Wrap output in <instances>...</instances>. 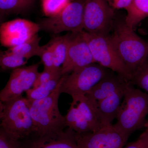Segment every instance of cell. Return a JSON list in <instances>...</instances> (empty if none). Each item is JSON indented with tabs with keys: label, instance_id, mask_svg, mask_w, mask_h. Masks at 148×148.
<instances>
[{
	"label": "cell",
	"instance_id": "30",
	"mask_svg": "<svg viewBox=\"0 0 148 148\" xmlns=\"http://www.w3.org/2000/svg\"><path fill=\"white\" fill-rule=\"evenodd\" d=\"M108 3L114 10L122 9H126L131 3L132 0H107Z\"/></svg>",
	"mask_w": 148,
	"mask_h": 148
},
{
	"label": "cell",
	"instance_id": "16",
	"mask_svg": "<svg viewBox=\"0 0 148 148\" xmlns=\"http://www.w3.org/2000/svg\"><path fill=\"white\" fill-rule=\"evenodd\" d=\"M73 102L82 116L92 127L93 132L103 127L98 118L96 104L87 95L72 97Z\"/></svg>",
	"mask_w": 148,
	"mask_h": 148
},
{
	"label": "cell",
	"instance_id": "7",
	"mask_svg": "<svg viewBox=\"0 0 148 148\" xmlns=\"http://www.w3.org/2000/svg\"><path fill=\"white\" fill-rule=\"evenodd\" d=\"M85 1L86 0H73L59 14L41 20L38 24L40 29L53 34L82 32Z\"/></svg>",
	"mask_w": 148,
	"mask_h": 148
},
{
	"label": "cell",
	"instance_id": "3",
	"mask_svg": "<svg viewBox=\"0 0 148 148\" xmlns=\"http://www.w3.org/2000/svg\"><path fill=\"white\" fill-rule=\"evenodd\" d=\"M64 76L62 75L58 86L50 95L39 100H29L30 112L36 128L34 135L43 136L59 133L66 127L65 116L60 113L58 106Z\"/></svg>",
	"mask_w": 148,
	"mask_h": 148
},
{
	"label": "cell",
	"instance_id": "8",
	"mask_svg": "<svg viewBox=\"0 0 148 148\" xmlns=\"http://www.w3.org/2000/svg\"><path fill=\"white\" fill-rule=\"evenodd\" d=\"M114 10L107 0H86L84 9V30L92 34L108 36L112 29Z\"/></svg>",
	"mask_w": 148,
	"mask_h": 148
},
{
	"label": "cell",
	"instance_id": "14",
	"mask_svg": "<svg viewBox=\"0 0 148 148\" xmlns=\"http://www.w3.org/2000/svg\"><path fill=\"white\" fill-rule=\"evenodd\" d=\"M130 82L109 70L105 77L86 94L97 104Z\"/></svg>",
	"mask_w": 148,
	"mask_h": 148
},
{
	"label": "cell",
	"instance_id": "25",
	"mask_svg": "<svg viewBox=\"0 0 148 148\" xmlns=\"http://www.w3.org/2000/svg\"><path fill=\"white\" fill-rule=\"evenodd\" d=\"M130 83L148 93V58L132 74Z\"/></svg>",
	"mask_w": 148,
	"mask_h": 148
},
{
	"label": "cell",
	"instance_id": "20",
	"mask_svg": "<svg viewBox=\"0 0 148 148\" xmlns=\"http://www.w3.org/2000/svg\"><path fill=\"white\" fill-rule=\"evenodd\" d=\"M69 36L70 32L64 36L53 37L49 42L54 56V68L57 70L61 69L66 60Z\"/></svg>",
	"mask_w": 148,
	"mask_h": 148
},
{
	"label": "cell",
	"instance_id": "9",
	"mask_svg": "<svg viewBox=\"0 0 148 148\" xmlns=\"http://www.w3.org/2000/svg\"><path fill=\"white\" fill-rule=\"evenodd\" d=\"M38 67L37 64L13 70L7 83L0 92L1 102L19 98L32 88L39 73Z\"/></svg>",
	"mask_w": 148,
	"mask_h": 148
},
{
	"label": "cell",
	"instance_id": "29",
	"mask_svg": "<svg viewBox=\"0 0 148 148\" xmlns=\"http://www.w3.org/2000/svg\"><path fill=\"white\" fill-rule=\"evenodd\" d=\"M145 128L138 140L128 143L122 148H148V122Z\"/></svg>",
	"mask_w": 148,
	"mask_h": 148
},
{
	"label": "cell",
	"instance_id": "24",
	"mask_svg": "<svg viewBox=\"0 0 148 148\" xmlns=\"http://www.w3.org/2000/svg\"><path fill=\"white\" fill-rule=\"evenodd\" d=\"M73 0H41L43 12L48 17L59 14Z\"/></svg>",
	"mask_w": 148,
	"mask_h": 148
},
{
	"label": "cell",
	"instance_id": "23",
	"mask_svg": "<svg viewBox=\"0 0 148 148\" xmlns=\"http://www.w3.org/2000/svg\"><path fill=\"white\" fill-rule=\"evenodd\" d=\"M34 0H0V11L2 15L18 13L32 5Z\"/></svg>",
	"mask_w": 148,
	"mask_h": 148
},
{
	"label": "cell",
	"instance_id": "17",
	"mask_svg": "<svg viewBox=\"0 0 148 148\" xmlns=\"http://www.w3.org/2000/svg\"><path fill=\"white\" fill-rule=\"evenodd\" d=\"M125 10L127 15L125 20L127 26L133 29L148 17V0H132Z\"/></svg>",
	"mask_w": 148,
	"mask_h": 148
},
{
	"label": "cell",
	"instance_id": "15",
	"mask_svg": "<svg viewBox=\"0 0 148 148\" xmlns=\"http://www.w3.org/2000/svg\"><path fill=\"white\" fill-rule=\"evenodd\" d=\"M130 83L119 88L96 104L98 118L103 126L111 125L114 120L116 119L125 89Z\"/></svg>",
	"mask_w": 148,
	"mask_h": 148
},
{
	"label": "cell",
	"instance_id": "22",
	"mask_svg": "<svg viewBox=\"0 0 148 148\" xmlns=\"http://www.w3.org/2000/svg\"><path fill=\"white\" fill-rule=\"evenodd\" d=\"M28 60L8 50L1 51L0 66L2 71L14 70L26 65Z\"/></svg>",
	"mask_w": 148,
	"mask_h": 148
},
{
	"label": "cell",
	"instance_id": "13",
	"mask_svg": "<svg viewBox=\"0 0 148 148\" xmlns=\"http://www.w3.org/2000/svg\"><path fill=\"white\" fill-rule=\"evenodd\" d=\"M21 143V148H78L77 133L68 127L64 131L51 135H34Z\"/></svg>",
	"mask_w": 148,
	"mask_h": 148
},
{
	"label": "cell",
	"instance_id": "26",
	"mask_svg": "<svg viewBox=\"0 0 148 148\" xmlns=\"http://www.w3.org/2000/svg\"><path fill=\"white\" fill-rule=\"evenodd\" d=\"M62 75H63L61 73V69L60 70L44 69L42 72L39 73L37 79L32 88L38 87L54 78L61 77Z\"/></svg>",
	"mask_w": 148,
	"mask_h": 148
},
{
	"label": "cell",
	"instance_id": "21",
	"mask_svg": "<svg viewBox=\"0 0 148 148\" xmlns=\"http://www.w3.org/2000/svg\"><path fill=\"white\" fill-rule=\"evenodd\" d=\"M62 76L54 78L38 87L30 88L26 92L27 98L30 101H35L47 97L57 87Z\"/></svg>",
	"mask_w": 148,
	"mask_h": 148
},
{
	"label": "cell",
	"instance_id": "18",
	"mask_svg": "<svg viewBox=\"0 0 148 148\" xmlns=\"http://www.w3.org/2000/svg\"><path fill=\"white\" fill-rule=\"evenodd\" d=\"M65 119L66 127L73 130L77 133L93 132L92 127L73 102L71 103Z\"/></svg>",
	"mask_w": 148,
	"mask_h": 148
},
{
	"label": "cell",
	"instance_id": "4",
	"mask_svg": "<svg viewBox=\"0 0 148 148\" xmlns=\"http://www.w3.org/2000/svg\"><path fill=\"white\" fill-rule=\"evenodd\" d=\"M1 128L21 140L34 135L36 128L30 112L29 100L21 96L0 103Z\"/></svg>",
	"mask_w": 148,
	"mask_h": 148
},
{
	"label": "cell",
	"instance_id": "5",
	"mask_svg": "<svg viewBox=\"0 0 148 148\" xmlns=\"http://www.w3.org/2000/svg\"><path fill=\"white\" fill-rule=\"evenodd\" d=\"M83 35L95 63L116 73L130 82L131 74L117 53L108 36L88 33L84 30Z\"/></svg>",
	"mask_w": 148,
	"mask_h": 148
},
{
	"label": "cell",
	"instance_id": "6",
	"mask_svg": "<svg viewBox=\"0 0 148 148\" xmlns=\"http://www.w3.org/2000/svg\"><path fill=\"white\" fill-rule=\"evenodd\" d=\"M110 70L97 63H93L64 75L61 93L71 97L85 95L105 77Z\"/></svg>",
	"mask_w": 148,
	"mask_h": 148
},
{
	"label": "cell",
	"instance_id": "10",
	"mask_svg": "<svg viewBox=\"0 0 148 148\" xmlns=\"http://www.w3.org/2000/svg\"><path fill=\"white\" fill-rule=\"evenodd\" d=\"M77 139L78 148H122L128 140L113 125L94 132L77 133Z\"/></svg>",
	"mask_w": 148,
	"mask_h": 148
},
{
	"label": "cell",
	"instance_id": "27",
	"mask_svg": "<svg viewBox=\"0 0 148 148\" xmlns=\"http://www.w3.org/2000/svg\"><path fill=\"white\" fill-rule=\"evenodd\" d=\"M43 47V50L39 57L43 65L44 69L57 70L54 68V56L50 43L49 42Z\"/></svg>",
	"mask_w": 148,
	"mask_h": 148
},
{
	"label": "cell",
	"instance_id": "28",
	"mask_svg": "<svg viewBox=\"0 0 148 148\" xmlns=\"http://www.w3.org/2000/svg\"><path fill=\"white\" fill-rule=\"evenodd\" d=\"M0 148H21L20 140L0 128Z\"/></svg>",
	"mask_w": 148,
	"mask_h": 148
},
{
	"label": "cell",
	"instance_id": "12",
	"mask_svg": "<svg viewBox=\"0 0 148 148\" xmlns=\"http://www.w3.org/2000/svg\"><path fill=\"white\" fill-rule=\"evenodd\" d=\"M39 24L16 18L3 23L0 27V42L3 46L10 48L24 43L37 34Z\"/></svg>",
	"mask_w": 148,
	"mask_h": 148
},
{
	"label": "cell",
	"instance_id": "19",
	"mask_svg": "<svg viewBox=\"0 0 148 148\" xmlns=\"http://www.w3.org/2000/svg\"><path fill=\"white\" fill-rule=\"evenodd\" d=\"M41 37L38 34L24 43L10 48L8 51L29 60L33 56H40L43 47L40 46Z\"/></svg>",
	"mask_w": 148,
	"mask_h": 148
},
{
	"label": "cell",
	"instance_id": "1",
	"mask_svg": "<svg viewBox=\"0 0 148 148\" xmlns=\"http://www.w3.org/2000/svg\"><path fill=\"white\" fill-rule=\"evenodd\" d=\"M112 29L109 40L132 77L148 58V43L127 26L125 20L114 22Z\"/></svg>",
	"mask_w": 148,
	"mask_h": 148
},
{
	"label": "cell",
	"instance_id": "11",
	"mask_svg": "<svg viewBox=\"0 0 148 148\" xmlns=\"http://www.w3.org/2000/svg\"><path fill=\"white\" fill-rule=\"evenodd\" d=\"M95 63L83 31L70 32L69 45L66 60L61 67L62 75H68L76 69Z\"/></svg>",
	"mask_w": 148,
	"mask_h": 148
},
{
	"label": "cell",
	"instance_id": "2",
	"mask_svg": "<svg viewBox=\"0 0 148 148\" xmlns=\"http://www.w3.org/2000/svg\"><path fill=\"white\" fill-rule=\"evenodd\" d=\"M130 84L125 90L114 127L128 139L133 132L145 127L148 122V93Z\"/></svg>",
	"mask_w": 148,
	"mask_h": 148
}]
</instances>
